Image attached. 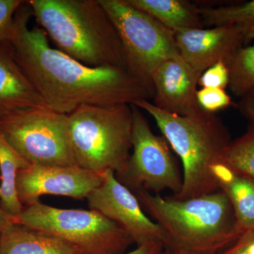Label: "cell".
<instances>
[{
    "label": "cell",
    "mask_w": 254,
    "mask_h": 254,
    "mask_svg": "<svg viewBox=\"0 0 254 254\" xmlns=\"http://www.w3.org/2000/svg\"><path fill=\"white\" fill-rule=\"evenodd\" d=\"M200 76L181 56L164 62L152 76L153 104L180 116L198 113L202 110L196 96Z\"/></svg>",
    "instance_id": "cell-13"
},
{
    "label": "cell",
    "mask_w": 254,
    "mask_h": 254,
    "mask_svg": "<svg viewBox=\"0 0 254 254\" xmlns=\"http://www.w3.org/2000/svg\"><path fill=\"white\" fill-rule=\"evenodd\" d=\"M133 105L154 118L163 136L181 159L183 184L180 193L171 195L173 198L190 199L220 190L215 168L224 163L232 142L220 118L203 110L180 116L158 109L148 100H138Z\"/></svg>",
    "instance_id": "cell-4"
},
{
    "label": "cell",
    "mask_w": 254,
    "mask_h": 254,
    "mask_svg": "<svg viewBox=\"0 0 254 254\" xmlns=\"http://www.w3.org/2000/svg\"><path fill=\"white\" fill-rule=\"evenodd\" d=\"M102 182V173L72 167L31 165L18 172L16 192L23 206L40 202L44 195L87 199Z\"/></svg>",
    "instance_id": "cell-11"
},
{
    "label": "cell",
    "mask_w": 254,
    "mask_h": 254,
    "mask_svg": "<svg viewBox=\"0 0 254 254\" xmlns=\"http://www.w3.org/2000/svg\"><path fill=\"white\" fill-rule=\"evenodd\" d=\"M30 108H48L15 59L9 41L0 43V116Z\"/></svg>",
    "instance_id": "cell-14"
},
{
    "label": "cell",
    "mask_w": 254,
    "mask_h": 254,
    "mask_svg": "<svg viewBox=\"0 0 254 254\" xmlns=\"http://www.w3.org/2000/svg\"><path fill=\"white\" fill-rule=\"evenodd\" d=\"M28 2L37 23L60 51L89 67L113 66L127 71L120 36L99 0Z\"/></svg>",
    "instance_id": "cell-3"
},
{
    "label": "cell",
    "mask_w": 254,
    "mask_h": 254,
    "mask_svg": "<svg viewBox=\"0 0 254 254\" xmlns=\"http://www.w3.org/2000/svg\"><path fill=\"white\" fill-rule=\"evenodd\" d=\"M28 1L15 14L9 42L15 59L50 109L69 115L81 105H133L150 98L123 68H92L50 46L41 27L30 28Z\"/></svg>",
    "instance_id": "cell-1"
},
{
    "label": "cell",
    "mask_w": 254,
    "mask_h": 254,
    "mask_svg": "<svg viewBox=\"0 0 254 254\" xmlns=\"http://www.w3.org/2000/svg\"><path fill=\"white\" fill-rule=\"evenodd\" d=\"M99 1L120 36L127 71L153 98L152 76L155 69L164 62L181 56L175 32L126 0Z\"/></svg>",
    "instance_id": "cell-6"
},
{
    "label": "cell",
    "mask_w": 254,
    "mask_h": 254,
    "mask_svg": "<svg viewBox=\"0 0 254 254\" xmlns=\"http://www.w3.org/2000/svg\"><path fill=\"white\" fill-rule=\"evenodd\" d=\"M135 9L154 18L165 27L177 33L202 29L199 7L187 0H126Z\"/></svg>",
    "instance_id": "cell-17"
},
{
    "label": "cell",
    "mask_w": 254,
    "mask_h": 254,
    "mask_svg": "<svg viewBox=\"0 0 254 254\" xmlns=\"http://www.w3.org/2000/svg\"><path fill=\"white\" fill-rule=\"evenodd\" d=\"M254 237L252 232H246L233 245L218 254H248V249Z\"/></svg>",
    "instance_id": "cell-25"
},
{
    "label": "cell",
    "mask_w": 254,
    "mask_h": 254,
    "mask_svg": "<svg viewBox=\"0 0 254 254\" xmlns=\"http://www.w3.org/2000/svg\"><path fill=\"white\" fill-rule=\"evenodd\" d=\"M219 187L231 203L237 224L243 233L254 234V180L219 164L215 168Z\"/></svg>",
    "instance_id": "cell-16"
},
{
    "label": "cell",
    "mask_w": 254,
    "mask_h": 254,
    "mask_svg": "<svg viewBox=\"0 0 254 254\" xmlns=\"http://www.w3.org/2000/svg\"><path fill=\"white\" fill-rule=\"evenodd\" d=\"M0 254H84L59 237L14 223L1 233Z\"/></svg>",
    "instance_id": "cell-15"
},
{
    "label": "cell",
    "mask_w": 254,
    "mask_h": 254,
    "mask_svg": "<svg viewBox=\"0 0 254 254\" xmlns=\"http://www.w3.org/2000/svg\"><path fill=\"white\" fill-rule=\"evenodd\" d=\"M227 66L230 91L242 98L254 88V44L240 48Z\"/></svg>",
    "instance_id": "cell-20"
},
{
    "label": "cell",
    "mask_w": 254,
    "mask_h": 254,
    "mask_svg": "<svg viewBox=\"0 0 254 254\" xmlns=\"http://www.w3.org/2000/svg\"><path fill=\"white\" fill-rule=\"evenodd\" d=\"M254 40V31H251L247 36V42Z\"/></svg>",
    "instance_id": "cell-30"
},
{
    "label": "cell",
    "mask_w": 254,
    "mask_h": 254,
    "mask_svg": "<svg viewBox=\"0 0 254 254\" xmlns=\"http://www.w3.org/2000/svg\"><path fill=\"white\" fill-rule=\"evenodd\" d=\"M203 27L218 26H243L254 31V0L241 4L222 6L219 7H199Z\"/></svg>",
    "instance_id": "cell-19"
},
{
    "label": "cell",
    "mask_w": 254,
    "mask_h": 254,
    "mask_svg": "<svg viewBox=\"0 0 254 254\" xmlns=\"http://www.w3.org/2000/svg\"><path fill=\"white\" fill-rule=\"evenodd\" d=\"M15 223L59 237L84 254H123L133 244L121 227L96 210L24 206Z\"/></svg>",
    "instance_id": "cell-7"
},
{
    "label": "cell",
    "mask_w": 254,
    "mask_h": 254,
    "mask_svg": "<svg viewBox=\"0 0 254 254\" xmlns=\"http://www.w3.org/2000/svg\"><path fill=\"white\" fill-rule=\"evenodd\" d=\"M15 223L14 220L5 213L0 202V233Z\"/></svg>",
    "instance_id": "cell-28"
},
{
    "label": "cell",
    "mask_w": 254,
    "mask_h": 254,
    "mask_svg": "<svg viewBox=\"0 0 254 254\" xmlns=\"http://www.w3.org/2000/svg\"><path fill=\"white\" fill-rule=\"evenodd\" d=\"M131 105L133 152L125 169L115 175L117 180L133 193L145 190L159 194L169 190L173 195L177 194L182 190L183 177L168 141L154 134L141 109Z\"/></svg>",
    "instance_id": "cell-9"
},
{
    "label": "cell",
    "mask_w": 254,
    "mask_h": 254,
    "mask_svg": "<svg viewBox=\"0 0 254 254\" xmlns=\"http://www.w3.org/2000/svg\"><path fill=\"white\" fill-rule=\"evenodd\" d=\"M0 131L31 165L77 166L68 115L50 108H30L0 116Z\"/></svg>",
    "instance_id": "cell-8"
},
{
    "label": "cell",
    "mask_w": 254,
    "mask_h": 254,
    "mask_svg": "<svg viewBox=\"0 0 254 254\" xmlns=\"http://www.w3.org/2000/svg\"><path fill=\"white\" fill-rule=\"evenodd\" d=\"M0 241H1V233H0Z\"/></svg>",
    "instance_id": "cell-31"
},
{
    "label": "cell",
    "mask_w": 254,
    "mask_h": 254,
    "mask_svg": "<svg viewBox=\"0 0 254 254\" xmlns=\"http://www.w3.org/2000/svg\"><path fill=\"white\" fill-rule=\"evenodd\" d=\"M87 200L90 209L121 227L137 246L153 242L168 245L162 227L146 216L136 195L117 180L113 170L102 173L101 183Z\"/></svg>",
    "instance_id": "cell-10"
},
{
    "label": "cell",
    "mask_w": 254,
    "mask_h": 254,
    "mask_svg": "<svg viewBox=\"0 0 254 254\" xmlns=\"http://www.w3.org/2000/svg\"><path fill=\"white\" fill-rule=\"evenodd\" d=\"M165 247V246L163 243L153 242L137 246L135 250L123 254H162Z\"/></svg>",
    "instance_id": "cell-27"
},
{
    "label": "cell",
    "mask_w": 254,
    "mask_h": 254,
    "mask_svg": "<svg viewBox=\"0 0 254 254\" xmlns=\"http://www.w3.org/2000/svg\"><path fill=\"white\" fill-rule=\"evenodd\" d=\"M242 115L250 121L254 122V88L248 94L241 98L240 103L236 105Z\"/></svg>",
    "instance_id": "cell-26"
},
{
    "label": "cell",
    "mask_w": 254,
    "mask_h": 254,
    "mask_svg": "<svg viewBox=\"0 0 254 254\" xmlns=\"http://www.w3.org/2000/svg\"><path fill=\"white\" fill-rule=\"evenodd\" d=\"M30 165L0 131V202L5 213L14 222L24 208L18 198L16 177L20 170Z\"/></svg>",
    "instance_id": "cell-18"
},
{
    "label": "cell",
    "mask_w": 254,
    "mask_h": 254,
    "mask_svg": "<svg viewBox=\"0 0 254 254\" xmlns=\"http://www.w3.org/2000/svg\"><path fill=\"white\" fill-rule=\"evenodd\" d=\"M229 84V70L226 64L218 62L205 70L198 81L202 88H218L225 90Z\"/></svg>",
    "instance_id": "cell-23"
},
{
    "label": "cell",
    "mask_w": 254,
    "mask_h": 254,
    "mask_svg": "<svg viewBox=\"0 0 254 254\" xmlns=\"http://www.w3.org/2000/svg\"><path fill=\"white\" fill-rule=\"evenodd\" d=\"M224 164L254 180V122L250 123L245 134L230 143Z\"/></svg>",
    "instance_id": "cell-21"
},
{
    "label": "cell",
    "mask_w": 254,
    "mask_h": 254,
    "mask_svg": "<svg viewBox=\"0 0 254 254\" xmlns=\"http://www.w3.org/2000/svg\"><path fill=\"white\" fill-rule=\"evenodd\" d=\"M68 118L76 165L96 173H121L132 150L131 105H81Z\"/></svg>",
    "instance_id": "cell-5"
},
{
    "label": "cell",
    "mask_w": 254,
    "mask_h": 254,
    "mask_svg": "<svg viewBox=\"0 0 254 254\" xmlns=\"http://www.w3.org/2000/svg\"><path fill=\"white\" fill-rule=\"evenodd\" d=\"M162 254H190L185 251L178 250L171 247H165Z\"/></svg>",
    "instance_id": "cell-29"
},
{
    "label": "cell",
    "mask_w": 254,
    "mask_h": 254,
    "mask_svg": "<svg viewBox=\"0 0 254 254\" xmlns=\"http://www.w3.org/2000/svg\"><path fill=\"white\" fill-rule=\"evenodd\" d=\"M197 100L202 110L215 113L218 110L235 105L225 90L218 88H202L196 93Z\"/></svg>",
    "instance_id": "cell-22"
},
{
    "label": "cell",
    "mask_w": 254,
    "mask_h": 254,
    "mask_svg": "<svg viewBox=\"0 0 254 254\" xmlns=\"http://www.w3.org/2000/svg\"><path fill=\"white\" fill-rule=\"evenodd\" d=\"M249 33L243 26L230 25L177 32L175 39L182 58L202 74L218 62L228 64Z\"/></svg>",
    "instance_id": "cell-12"
},
{
    "label": "cell",
    "mask_w": 254,
    "mask_h": 254,
    "mask_svg": "<svg viewBox=\"0 0 254 254\" xmlns=\"http://www.w3.org/2000/svg\"><path fill=\"white\" fill-rule=\"evenodd\" d=\"M23 2V0H0V43L9 41L15 14Z\"/></svg>",
    "instance_id": "cell-24"
},
{
    "label": "cell",
    "mask_w": 254,
    "mask_h": 254,
    "mask_svg": "<svg viewBox=\"0 0 254 254\" xmlns=\"http://www.w3.org/2000/svg\"><path fill=\"white\" fill-rule=\"evenodd\" d=\"M133 193L166 234L165 247L190 254H218L244 234L228 197L221 190L183 200L145 190Z\"/></svg>",
    "instance_id": "cell-2"
}]
</instances>
